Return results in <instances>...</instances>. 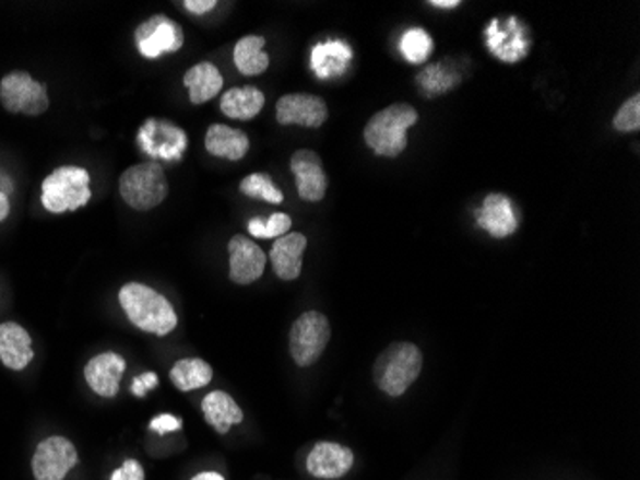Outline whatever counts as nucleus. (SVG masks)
Listing matches in <instances>:
<instances>
[{
	"instance_id": "1",
	"label": "nucleus",
	"mask_w": 640,
	"mask_h": 480,
	"mask_svg": "<svg viewBox=\"0 0 640 480\" xmlns=\"http://www.w3.org/2000/svg\"><path fill=\"white\" fill-rule=\"evenodd\" d=\"M119 304L137 329L156 337L169 335L179 324L171 302L146 284L127 283L119 291Z\"/></svg>"
},
{
	"instance_id": "2",
	"label": "nucleus",
	"mask_w": 640,
	"mask_h": 480,
	"mask_svg": "<svg viewBox=\"0 0 640 480\" xmlns=\"http://www.w3.org/2000/svg\"><path fill=\"white\" fill-rule=\"evenodd\" d=\"M416 121L418 112L411 104H391L368 119L365 142L376 156L398 157L408 147L406 133Z\"/></svg>"
},
{
	"instance_id": "3",
	"label": "nucleus",
	"mask_w": 640,
	"mask_h": 480,
	"mask_svg": "<svg viewBox=\"0 0 640 480\" xmlns=\"http://www.w3.org/2000/svg\"><path fill=\"white\" fill-rule=\"evenodd\" d=\"M420 348L413 342H393L378 355L375 363L376 386L388 396L399 398L420 377Z\"/></svg>"
},
{
	"instance_id": "4",
	"label": "nucleus",
	"mask_w": 640,
	"mask_h": 480,
	"mask_svg": "<svg viewBox=\"0 0 640 480\" xmlns=\"http://www.w3.org/2000/svg\"><path fill=\"white\" fill-rule=\"evenodd\" d=\"M91 197V175L85 167H58L40 187V202L50 213L78 212Z\"/></svg>"
},
{
	"instance_id": "5",
	"label": "nucleus",
	"mask_w": 640,
	"mask_h": 480,
	"mask_svg": "<svg viewBox=\"0 0 640 480\" xmlns=\"http://www.w3.org/2000/svg\"><path fill=\"white\" fill-rule=\"evenodd\" d=\"M119 192L137 212H149L164 202L169 185L164 167L157 162H142L131 166L119 177Z\"/></svg>"
},
{
	"instance_id": "6",
	"label": "nucleus",
	"mask_w": 640,
	"mask_h": 480,
	"mask_svg": "<svg viewBox=\"0 0 640 480\" xmlns=\"http://www.w3.org/2000/svg\"><path fill=\"white\" fill-rule=\"evenodd\" d=\"M330 324L320 312H305L289 329V355L299 367H309L320 360L329 347Z\"/></svg>"
},
{
	"instance_id": "7",
	"label": "nucleus",
	"mask_w": 640,
	"mask_h": 480,
	"mask_svg": "<svg viewBox=\"0 0 640 480\" xmlns=\"http://www.w3.org/2000/svg\"><path fill=\"white\" fill-rule=\"evenodd\" d=\"M0 103L10 114L40 116L48 110V93L43 83L25 71H12L0 81Z\"/></svg>"
},
{
	"instance_id": "8",
	"label": "nucleus",
	"mask_w": 640,
	"mask_h": 480,
	"mask_svg": "<svg viewBox=\"0 0 640 480\" xmlns=\"http://www.w3.org/2000/svg\"><path fill=\"white\" fill-rule=\"evenodd\" d=\"M134 43L141 56L154 60L159 56L173 55L180 50L185 45V33L171 17L156 14L137 27Z\"/></svg>"
},
{
	"instance_id": "9",
	"label": "nucleus",
	"mask_w": 640,
	"mask_h": 480,
	"mask_svg": "<svg viewBox=\"0 0 640 480\" xmlns=\"http://www.w3.org/2000/svg\"><path fill=\"white\" fill-rule=\"evenodd\" d=\"M78 464V449L68 438L48 436L35 449L33 475L35 480H63Z\"/></svg>"
},
{
	"instance_id": "10",
	"label": "nucleus",
	"mask_w": 640,
	"mask_h": 480,
	"mask_svg": "<svg viewBox=\"0 0 640 480\" xmlns=\"http://www.w3.org/2000/svg\"><path fill=\"white\" fill-rule=\"evenodd\" d=\"M137 141L150 157L156 160H180L188 147L187 133L164 119H149L139 129Z\"/></svg>"
},
{
	"instance_id": "11",
	"label": "nucleus",
	"mask_w": 640,
	"mask_h": 480,
	"mask_svg": "<svg viewBox=\"0 0 640 480\" xmlns=\"http://www.w3.org/2000/svg\"><path fill=\"white\" fill-rule=\"evenodd\" d=\"M276 121L281 126H301L319 129L329 119V106L317 95L292 93L278 98L276 103Z\"/></svg>"
},
{
	"instance_id": "12",
	"label": "nucleus",
	"mask_w": 640,
	"mask_h": 480,
	"mask_svg": "<svg viewBox=\"0 0 640 480\" xmlns=\"http://www.w3.org/2000/svg\"><path fill=\"white\" fill-rule=\"evenodd\" d=\"M289 172L296 177L297 195L305 202H320L327 197L329 177L317 152L297 150L289 157Z\"/></svg>"
},
{
	"instance_id": "13",
	"label": "nucleus",
	"mask_w": 640,
	"mask_h": 480,
	"mask_svg": "<svg viewBox=\"0 0 640 480\" xmlns=\"http://www.w3.org/2000/svg\"><path fill=\"white\" fill-rule=\"evenodd\" d=\"M266 254L251 238L235 235L228 243V277L236 284L256 283L265 273Z\"/></svg>"
},
{
	"instance_id": "14",
	"label": "nucleus",
	"mask_w": 640,
	"mask_h": 480,
	"mask_svg": "<svg viewBox=\"0 0 640 480\" xmlns=\"http://www.w3.org/2000/svg\"><path fill=\"white\" fill-rule=\"evenodd\" d=\"M485 35L491 55L502 62H520L528 56L530 39L525 35V25L520 24L515 17H508L507 25L500 24L499 20H491Z\"/></svg>"
},
{
	"instance_id": "15",
	"label": "nucleus",
	"mask_w": 640,
	"mask_h": 480,
	"mask_svg": "<svg viewBox=\"0 0 640 480\" xmlns=\"http://www.w3.org/2000/svg\"><path fill=\"white\" fill-rule=\"evenodd\" d=\"M355 456L349 448L336 442H319L307 456V471L317 479H342L352 471Z\"/></svg>"
},
{
	"instance_id": "16",
	"label": "nucleus",
	"mask_w": 640,
	"mask_h": 480,
	"mask_svg": "<svg viewBox=\"0 0 640 480\" xmlns=\"http://www.w3.org/2000/svg\"><path fill=\"white\" fill-rule=\"evenodd\" d=\"M127 363L123 358L114 352L94 355L85 365L86 385L94 394L102 398H116L119 393V381L126 373Z\"/></svg>"
},
{
	"instance_id": "17",
	"label": "nucleus",
	"mask_w": 640,
	"mask_h": 480,
	"mask_svg": "<svg viewBox=\"0 0 640 480\" xmlns=\"http://www.w3.org/2000/svg\"><path fill=\"white\" fill-rule=\"evenodd\" d=\"M518 213L510 198L499 192L487 195L482 210L477 212V225L484 229L485 233L495 238H507L518 231Z\"/></svg>"
},
{
	"instance_id": "18",
	"label": "nucleus",
	"mask_w": 640,
	"mask_h": 480,
	"mask_svg": "<svg viewBox=\"0 0 640 480\" xmlns=\"http://www.w3.org/2000/svg\"><path fill=\"white\" fill-rule=\"evenodd\" d=\"M307 250V236L301 233H286L274 241L271 248V264L274 276L282 281H296L304 269V253Z\"/></svg>"
},
{
	"instance_id": "19",
	"label": "nucleus",
	"mask_w": 640,
	"mask_h": 480,
	"mask_svg": "<svg viewBox=\"0 0 640 480\" xmlns=\"http://www.w3.org/2000/svg\"><path fill=\"white\" fill-rule=\"evenodd\" d=\"M353 50L347 40L329 39L315 45L311 50V70L322 81L342 78L349 70Z\"/></svg>"
},
{
	"instance_id": "20",
	"label": "nucleus",
	"mask_w": 640,
	"mask_h": 480,
	"mask_svg": "<svg viewBox=\"0 0 640 480\" xmlns=\"http://www.w3.org/2000/svg\"><path fill=\"white\" fill-rule=\"evenodd\" d=\"M32 344V337L22 325L12 321L0 325V362L9 370L24 371L32 363L35 355Z\"/></svg>"
},
{
	"instance_id": "21",
	"label": "nucleus",
	"mask_w": 640,
	"mask_h": 480,
	"mask_svg": "<svg viewBox=\"0 0 640 480\" xmlns=\"http://www.w3.org/2000/svg\"><path fill=\"white\" fill-rule=\"evenodd\" d=\"M205 150L210 152L211 156L238 162V160H242L248 154L250 139L240 129L215 124L205 133Z\"/></svg>"
},
{
	"instance_id": "22",
	"label": "nucleus",
	"mask_w": 640,
	"mask_h": 480,
	"mask_svg": "<svg viewBox=\"0 0 640 480\" xmlns=\"http://www.w3.org/2000/svg\"><path fill=\"white\" fill-rule=\"evenodd\" d=\"M203 418L208 425L213 426L220 434H227L230 426L240 425L244 421V411L235 402L230 394L223 390H213L202 400Z\"/></svg>"
},
{
	"instance_id": "23",
	"label": "nucleus",
	"mask_w": 640,
	"mask_h": 480,
	"mask_svg": "<svg viewBox=\"0 0 640 480\" xmlns=\"http://www.w3.org/2000/svg\"><path fill=\"white\" fill-rule=\"evenodd\" d=\"M185 87L190 91V103L205 104L220 95L223 89V75L220 68L211 62H200L192 66L182 78Z\"/></svg>"
},
{
	"instance_id": "24",
	"label": "nucleus",
	"mask_w": 640,
	"mask_h": 480,
	"mask_svg": "<svg viewBox=\"0 0 640 480\" xmlns=\"http://www.w3.org/2000/svg\"><path fill=\"white\" fill-rule=\"evenodd\" d=\"M263 106H265V95L253 85L228 89L227 93L221 96V112L230 119L248 121L261 114Z\"/></svg>"
},
{
	"instance_id": "25",
	"label": "nucleus",
	"mask_w": 640,
	"mask_h": 480,
	"mask_svg": "<svg viewBox=\"0 0 640 480\" xmlns=\"http://www.w3.org/2000/svg\"><path fill=\"white\" fill-rule=\"evenodd\" d=\"M263 47H265V37H261V35H246L236 43L233 58H235L236 68L242 75L253 78V75L265 73L271 58L263 50Z\"/></svg>"
},
{
	"instance_id": "26",
	"label": "nucleus",
	"mask_w": 640,
	"mask_h": 480,
	"mask_svg": "<svg viewBox=\"0 0 640 480\" xmlns=\"http://www.w3.org/2000/svg\"><path fill=\"white\" fill-rule=\"evenodd\" d=\"M169 377L180 393H192V390L210 385L213 370H211L210 363L203 362L200 358H187V360H179L173 365Z\"/></svg>"
},
{
	"instance_id": "27",
	"label": "nucleus",
	"mask_w": 640,
	"mask_h": 480,
	"mask_svg": "<svg viewBox=\"0 0 640 480\" xmlns=\"http://www.w3.org/2000/svg\"><path fill=\"white\" fill-rule=\"evenodd\" d=\"M416 81H418V87L422 89L424 95L436 98V96L446 95L454 87H459L461 73L454 68H449L447 63H431L418 73Z\"/></svg>"
},
{
	"instance_id": "28",
	"label": "nucleus",
	"mask_w": 640,
	"mask_h": 480,
	"mask_svg": "<svg viewBox=\"0 0 640 480\" xmlns=\"http://www.w3.org/2000/svg\"><path fill=\"white\" fill-rule=\"evenodd\" d=\"M399 50L406 62L424 63L434 52V39L430 33L424 32L420 27H413L401 35Z\"/></svg>"
},
{
	"instance_id": "29",
	"label": "nucleus",
	"mask_w": 640,
	"mask_h": 480,
	"mask_svg": "<svg viewBox=\"0 0 640 480\" xmlns=\"http://www.w3.org/2000/svg\"><path fill=\"white\" fill-rule=\"evenodd\" d=\"M240 192L246 197L256 198V200H265L269 204H282L284 195L282 190L274 185L273 179L266 174H251L244 177L240 182Z\"/></svg>"
},
{
	"instance_id": "30",
	"label": "nucleus",
	"mask_w": 640,
	"mask_h": 480,
	"mask_svg": "<svg viewBox=\"0 0 640 480\" xmlns=\"http://www.w3.org/2000/svg\"><path fill=\"white\" fill-rule=\"evenodd\" d=\"M292 227V218L288 213H273L269 220L265 218H253L248 223V231L251 236H258V238H281V236L289 233Z\"/></svg>"
},
{
	"instance_id": "31",
	"label": "nucleus",
	"mask_w": 640,
	"mask_h": 480,
	"mask_svg": "<svg viewBox=\"0 0 640 480\" xmlns=\"http://www.w3.org/2000/svg\"><path fill=\"white\" fill-rule=\"evenodd\" d=\"M614 129L619 133H632L640 129V95L627 98L614 118Z\"/></svg>"
},
{
	"instance_id": "32",
	"label": "nucleus",
	"mask_w": 640,
	"mask_h": 480,
	"mask_svg": "<svg viewBox=\"0 0 640 480\" xmlns=\"http://www.w3.org/2000/svg\"><path fill=\"white\" fill-rule=\"evenodd\" d=\"M110 480H144V469L137 459H127L119 469L111 472Z\"/></svg>"
},
{
	"instance_id": "33",
	"label": "nucleus",
	"mask_w": 640,
	"mask_h": 480,
	"mask_svg": "<svg viewBox=\"0 0 640 480\" xmlns=\"http://www.w3.org/2000/svg\"><path fill=\"white\" fill-rule=\"evenodd\" d=\"M180 429H182V421L169 413H162L150 421V431H156L157 434L175 433Z\"/></svg>"
},
{
	"instance_id": "34",
	"label": "nucleus",
	"mask_w": 640,
	"mask_h": 480,
	"mask_svg": "<svg viewBox=\"0 0 640 480\" xmlns=\"http://www.w3.org/2000/svg\"><path fill=\"white\" fill-rule=\"evenodd\" d=\"M157 386V375L156 373H144L141 377H137L133 381V390L134 396L137 398H144L149 390H154Z\"/></svg>"
},
{
	"instance_id": "35",
	"label": "nucleus",
	"mask_w": 640,
	"mask_h": 480,
	"mask_svg": "<svg viewBox=\"0 0 640 480\" xmlns=\"http://www.w3.org/2000/svg\"><path fill=\"white\" fill-rule=\"evenodd\" d=\"M215 7H217L215 0H187V2H185V9H187L190 14H195V16H203V14H208V12H211Z\"/></svg>"
},
{
	"instance_id": "36",
	"label": "nucleus",
	"mask_w": 640,
	"mask_h": 480,
	"mask_svg": "<svg viewBox=\"0 0 640 480\" xmlns=\"http://www.w3.org/2000/svg\"><path fill=\"white\" fill-rule=\"evenodd\" d=\"M10 213V200L9 195H4L2 190H0V221L7 220Z\"/></svg>"
},
{
	"instance_id": "37",
	"label": "nucleus",
	"mask_w": 640,
	"mask_h": 480,
	"mask_svg": "<svg viewBox=\"0 0 640 480\" xmlns=\"http://www.w3.org/2000/svg\"><path fill=\"white\" fill-rule=\"evenodd\" d=\"M430 4L436 9H457V7H461L459 0H431Z\"/></svg>"
},
{
	"instance_id": "38",
	"label": "nucleus",
	"mask_w": 640,
	"mask_h": 480,
	"mask_svg": "<svg viewBox=\"0 0 640 480\" xmlns=\"http://www.w3.org/2000/svg\"><path fill=\"white\" fill-rule=\"evenodd\" d=\"M0 190H2L4 195H9V192L14 190V183H12L9 175H4L2 172H0Z\"/></svg>"
},
{
	"instance_id": "39",
	"label": "nucleus",
	"mask_w": 640,
	"mask_h": 480,
	"mask_svg": "<svg viewBox=\"0 0 640 480\" xmlns=\"http://www.w3.org/2000/svg\"><path fill=\"white\" fill-rule=\"evenodd\" d=\"M192 480H225L221 477L220 472H200V475H195L194 479Z\"/></svg>"
}]
</instances>
